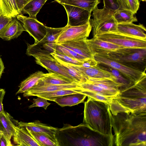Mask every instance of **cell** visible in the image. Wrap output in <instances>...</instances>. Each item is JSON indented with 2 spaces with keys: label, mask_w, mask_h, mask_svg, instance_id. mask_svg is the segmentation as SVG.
<instances>
[{
  "label": "cell",
  "mask_w": 146,
  "mask_h": 146,
  "mask_svg": "<svg viewBox=\"0 0 146 146\" xmlns=\"http://www.w3.org/2000/svg\"><path fill=\"white\" fill-rule=\"evenodd\" d=\"M111 114L114 146H146V114Z\"/></svg>",
  "instance_id": "1"
},
{
  "label": "cell",
  "mask_w": 146,
  "mask_h": 146,
  "mask_svg": "<svg viewBox=\"0 0 146 146\" xmlns=\"http://www.w3.org/2000/svg\"><path fill=\"white\" fill-rule=\"evenodd\" d=\"M109 105L111 114L119 112L146 114V75L137 82L119 89Z\"/></svg>",
  "instance_id": "2"
},
{
  "label": "cell",
  "mask_w": 146,
  "mask_h": 146,
  "mask_svg": "<svg viewBox=\"0 0 146 146\" xmlns=\"http://www.w3.org/2000/svg\"><path fill=\"white\" fill-rule=\"evenodd\" d=\"M84 105L83 123L92 129L114 138L109 104L88 97Z\"/></svg>",
  "instance_id": "3"
},
{
  "label": "cell",
  "mask_w": 146,
  "mask_h": 146,
  "mask_svg": "<svg viewBox=\"0 0 146 146\" xmlns=\"http://www.w3.org/2000/svg\"><path fill=\"white\" fill-rule=\"evenodd\" d=\"M104 55L127 67L145 72L146 47L121 48Z\"/></svg>",
  "instance_id": "4"
},
{
  "label": "cell",
  "mask_w": 146,
  "mask_h": 146,
  "mask_svg": "<svg viewBox=\"0 0 146 146\" xmlns=\"http://www.w3.org/2000/svg\"><path fill=\"white\" fill-rule=\"evenodd\" d=\"M92 12L93 18L90 21L93 37L107 33H117L114 12L104 8L99 9L97 6Z\"/></svg>",
  "instance_id": "5"
},
{
  "label": "cell",
  "mask_w": 146,
  "mask_h": 146,
  "mask_svg": "<svg viewBox=\"0 0 146 146\" xmlns=\"http://www.w3.org/2000/svg\"><path fill=\"white\" fill-rule=\"evenodd\" d=\"M94 57L98 63L105 64L117 70L132 82H137L146 75L145 72L125 66L110 58L106 55L95 54Z\"/></svg>",
  "instance_id": "6"
},
{
  "label": "cell",
  "mask_w": 146,
  "mask_h": 146,
  "mask_svg": "<svg viewBox=\"0 0 146 146\" xmlns=\"http://www.w3.org/2000/svg\"><path fill=\"white\" fill-rule=\"evenodd\" d=\"M94 37L111 42L122 48L146 47V40L118 33H107Z\"/></svg>",
  "instance_id": "7"
},
{
  "label": "cell",
  "mask_w": 146,
  "mask_h": 146,
  "mask_svg": "<svg viewBox=\"0 0 146 146\" xmlns=\"http://www.w3.org/2000/svg\"><path fill=\"white\" fill-rule=\"evenodd\" d=\"M92 29L90 21L78 26L66 25L55 42L57 44L69 41L85 40L89 36Z\"/></svg>",
  "instance_id": "8"
},
{
  "label": "cell",
  "mask_w": 146,
  "mask_h": 146,
  "mask_svg": "<svg viewBox=\"0 0 146 146\" xmlns=\"http://www.w3.org/2000/svg\"><path fill=\"white\" fill-rule=\"evenodd\" d=\"M16 17L21 23L25 31L34 38L35 43L40 42L46 35V26L36 18L25 16L21 14Z\"/></svg>",
  "instance_id": "9"
},
{
  "label": "cell",
  "mask_w": 146,
  "mask_h": 146,
  "mask_svg": "<svg viewBox=\"0 0 146 146\" xmlns=\"http://www.w3.org/2000/svg\"><path fill=\"white\" fill-rule=\"evenodd\" d=\"M67 13L68 21L67 25L75 26L84 25L90 21L91 13L79 7L62 4Z\"/></svg>",
  "instance_id": "10"
},
{
  "label": "cell",
  "mask_w": 146,
  "mask_h": 146,
  "mask_svg": "<svg viewBox=\"0 0 146 146\" xmlns=\"http://www.w3.org/2000/svg\"><path fill=\"white\" fill-rule=\"evenodd\" d=\"M33 57L36 59V63L45 68L48 73H54L61 74L76 82L50 54H40L35 55Z\"/></svg>",
  "instance_id": "11"
},
{
  "label": "cell",
  "mask_w": 146,
  "mask_h": 146,
  "mask_svg": "<svg viewBox=\"0 0 146 146\" xmlns=\"http://www.w3.org/2000/svg\"><path fill=\"white\" fill-rule=\"evenodd\" d=\"M85 41L93 55L95 54L106 55L111 52L122 48L117 45L95 37L91 39L87 38Z\"/></svg>",
  "instance_id": "12"
},
{
  "label": "cell",
  "mask_w": 146,
  "mask_h": 146,
  "mask_svg": "<svg viewBox=\"0 0 146 146\" xmlns=\"http://www.w3.org/2000/svg\"><path fill=\"white\" fill-rule=\"evenodd\" d=\"M117 33L142 39L146 40V30L142 24L133 23L117 24Z\"/></svg>",
  "instance_id": "13"
},
{
  "label": "cell",
  "mask_w": 146,
  "mask_h": 146,
  "mask_svg": "<svg viewBox=\"0 0 146 146\" xmlns=\"http://www.w3.org/2000/svg\"><path fill=\"white\" fill-rule=\"evenodd\" d=\"M80 88L78 84L76 83L62 85H36L28 91L23 93V95L24 97H26L35 96L36 95L40 94L52 92L60 90Z\"/></svg>",
  "instance_id": "14"
},
{
  "label": "cell",
  "mask_w": 146,
  "mask_h": 146,
  "mask_svg": "<svg viewBox=\"0 0 146 146\" xmlns=\"http://www.w3.org/2000/svg\"><path fill=\"white\" fill-rule=\"evenodd\" d=\"M18 126L26 128L31 131L45 134L56 139V133L58 128L41 123L39 120L30 122L21 121L18 122Z\"/></svg>",
  "instance_id": "15"
},
{
  "label": "cell",
  "mask_w": 146,
  "mask_h": 146,
  "mask_svg": "<svg viewBox=\"0 0 146 146\" xmlns=\"http://www.w3.org/2000/svg\"><path fill=\"white\" fill-rule=\"evenodd\" d=\"M25 31L21 23L16 17L14 18L0 31V38L9 40L17 38Z\"/></svg>",
  "instance_id": "16"
},
{
  "label": "cell",
  "mask_w": 146,
  "mask_h": 146,
  "mask_svg": "<svg viewBox=\"0 0 146 146\" xmlns=\"http://www.w3.org/2000/svg\"><path fill=\"white\" fill-rule=\"evenodd\" d=\"M15 132L13 140L16 145L21 146H40L26 128L16 125L14 126Z\"/></svg>",
  "instance_id": "17"
},
{
  "label": "cell",
  "mask_w": 146,
  "mask_h": 146,
  "mask_svg": "<svg viewBox=\"0 0 146 146\" xmlns=\"http://www.w3.org/2000/svg\"><path fill=\"white\" fill-rule=\"evenodd\" d=\"M57 44L86 58H94V55L90 51L85 40L69 41Z\"/></svg>",
  "instance_id": "18"
},
{
  "label": "cell",
  "mask_w": 146,
  "mask_h": 146,
  "mask_svg": "<svg viewBox=\"0 0 146 146\" xmlns=\"http://www.w3.org/2000/svg\"><path fill=\"white\" fill-rule=\"evenodd\" d=\"M68 64L81 73L87 80L89 78H111L113 79V76L110 73L102 69L98 65L94 67L86 68L80 65Z\"/></svg>",
  "instance_id": "19"
},
{
  "label": "cell",
  "mask_w": 146,
  "mask_h": 146,
  "mask_svg": "<svg viewBox=\"0 0 146 146\" xmlns=\"http://www.w3.org/2000/svg\"><path fill=\"white\" fill-rule=\"evenodd\" d=\"M87 81L101 87L115 97L119 94V88L122 87L121 84L111 78H89Z\"/></svg>",
  "instance_id": "20"
},
{
  "label": "cell",
  "mask_w": 146,
  "mask_h": 146,
  "mask_svg": "<svg viewBox=\"0 0 146 146\" xmlns=\"http://www.w3.org/2000/svg\"><path fill=\"white\" fill-rule=\"evenodd\" d=\"M56 43L39 42L33 44H27V54L34 56L40 54H50L56 51Z\"/></svg>",
  "instance_id": "21"
},
{
  "label": "cell",
  "mask_w": 146,
  "mask_h": 146,
  "mask_svg": "<svg viewBox=\"0 0 146 146\" xmlns=\"http://www.w3.org/2000/svg\"><path fill=\"white\" fill-rule=\"evenodd\" d=\"M75 83L61 74L54 73H48L44 74V77L39 81L36 85H62Z\"/></svg>",
  "instance_id": "22"
},
{
  "label": "cell",
  "mask_w": 146,
  "mask_h": 146,
  "mask_svg": "<svg viewBox=\"0 0 146 146\" xmlns=\"http://www.w3.org/2000/svg\"><path fill=\"white\" fill-rule=\"evenodd\" d=\"M86 97L85 94L78 92L58 97L53 101L62 107L71 106L84 102Z\"/></svg>",
  "instance_id": "23"
},
{
  "label": "cell",
  "mask_w": 146,
  "mask_h": 146,
  "mask_svg": "<svg viewBox=\"0 0 146 146\" xmlns=\"http://www.w3.org/2000/svg\"><path fill=\"white\" fill-rule=\"evenodd\" d=\"M9 113L4 111L0 113V128L8 139L11 140L15 132V125Z\"/></svg>",
  "instance_id": "24"
},
{
  "label": "cell",
  "mask_w": 146,
  "mask_h": 146,
  "mask_svg": "<svg viewBox=\"0 0 146 146\" xmlns=\"http://www.w3.org/2000/svg\"><path fill=\"white\" fill-rule=\"evenodd\" d=\"M1 15L14 18L20 14L16 0H0Z\"/></svg>",
  "instance_id": "25"
},
{
  "label": "cell",
  "mask_w": 146,
  "mask_h": 146,
  "mask_svg": "<svg viewBox=\"0 0 146 146\" xmlns=\"http://www.w3.org/2000/svg\"><path fill=\"white\" fill-rule=\"evenodd\" d=\"M44 73L38 71L30 75L20 84L16 95L23 93L36 85L39 81L44 77Z\"/></svg>",
  "instance_id": "26"
},
{
  "label": "cell",
  "mask_w": 146,
  "mask_h": 146,
  "mask_svg": "<svg viewBox=\"0 0 146 146\" xmlns=\"http://www.w3.org/2000/svg\"><path fill=\"white\" fill-rule=\"evenodd\" d=\"M58 3L66 4L82 8L91 13L100 3V0H60Z\"/></svg>",
  "instance_id": "27"
},
{
  "label": "cell",
  "mask_w": 146,
  "mask_h": 146,
  "mask_svg": "<svg viewBox=\"0 0 146 146\" xmlns=\"http://www.w3.org/2000/svg\"><path fill=\"white\" fill-rule=\"evenodd\" d=\"M47 0H32L23 7L20 11V14L26 13L29 17L36 18L37 14Z\"/></svg>",
  "instance_id": "28"
},
{
  "label": "cell",
  "mask_w": 146,
  "mask_h": 146,
  "mask_svg": "<svg viewBox=\"0 0 146 146\" xmlns=\"http://www.w3.org/2000/svg\"><path fill=\"white\" fill-rule=\"evenodd\" d=\"M134 15L130 10L120 9L114 12L113 17L117 24L131 23L137 21Z\"/></svg>",
  "instance_id": "29"
},
{
  "label": "cell",
  "mask_w": 146,
  "mask_h": 146,
  "mask_svg": "<svg viewBox=\"0 0 146 146\" xmlns=\"http://www.w3.org/2000/svg\"><path fill=\"white\" fill-rule=\"evenodd\" d=\"M97 65L102 69L110 73L113 76V79L121 85L122 87L120 88L125 87L133 83L127 79L121 73L116 69L103 64L98 63Z\"/></svg>",
  "instance_id": "30"
},
{
  "label": "cell",
  "mask_w": 146,
  "mask_h": 146,
  "mask_svg": "<svg viewBox=\"0 0 146 146\" xmlns=\"http://www.w3.org/2000/svg\"><path fill=\"white\" fill-rule=\"evenodd\" d=\"M81 89H68L60 90L56 91L40 94L35 96L45 98L47 100L53 101L56 98L64 95L80 92Z\"/></svg>",
  "instance_id": "31"
},
{
  "label": "cell",
  "mask_w": 146,
  "mask_h": 146,
  "mask_svg": "<svg viewBox=\"0 0 146 146\" xmlns=\"http://www.w3.org/2000/svg\"><path fill=\"white\" fill-rule=\"evenodd\" d=\"M28 130L40 146H59L56 139L44 133L34 132Z\"/></svg>",
  "instance_id": "32"
},
{
  "label": "cell",
  "mask_w": 146,
  "mask_h": 146,
  "mask_svg": "<svg viewBox=\"0 0 146 146\" xmlns=\"http://www.w3.org/2000/svg\"><path fill=\"white\" fill-rule=\"evenodd\" d=\"M56 60L76 83L79 84L87 82V79L80 72L71 66L66 62L59 60Z\"/></svg>",
  "instance_id": "33"
},
{
  "label": "cell",
  "mask_w": 146,
  "mask_h": 146,
  "mask_svg": "<svg viewBox=\"0 0 146 146\" xmlns=\"http://www.w3.org/2000/svg\"><path fill=\"white\" fill-rule=\"evenodd\" d=\"M46 35L39 42L56 43L55 41L64 29V27L54 28L46 26Z\"/></svg>",
  "instance_id": "34"
},
{
  "label": "cell",
  "mask_w": 146,
  "mask_h": 146,
  "mask_svg": "<svg viewBox=\"0 0 146 146\" xmlns=\"http://www.w3.org/2000/svg\"><path fill=\"white\" fill-rule=\"evenodd\" d=\"M120 5L119 9H126L136 14L139 7V0H119Z\"/></svg>",
  "instance_id": "35"
},
{
  "label": "cell",
  "mask_w": 146,
  "mask_h": 146,
  "mask_svg": "<svg viewBox=\"0 0 146 146\" xmlns=\"http://www.w3.org/2000/svg\"><path fill=\"white\" fill-rule=\"evenodd\" d=\"M50 54L55 59L59 60L68 63L81 65L83 62L56 51L51 53Z\"/></svg>",
  "instance_id": "36"
},
{
  "label": "cell",
  "mask_w": 146,
  "mask_h": 146,
  "mask_svg": "<svg viewBox=\"0 0 146 146\" xmlns=\"http://www.w3.org/2000/svg\"><path fill=\"white\" fill-rule=\"evenodd\" d=\"M56 51L62 54L83 62L86 59L79 55L72 50L56 44Z\"/></svg>",
  "instance_id": "37"
},
{
  "label": "cell",
  "mask_w": 146,
  "mask_h": 146,
  "mask_svg": "<svg viewBox=\"0 0 146 146\" xmlns=\"http://www.w3.org/2000/svg\"><path fill=\"white\" fill-rule=\"evenodd\" d=\"M33 104L29 107V109L38 107H42L46 110L48 106L51 104L48 102L47 99L38 96H37L36 99H33Z\"/></svg>",
  "instance_id": "38"
},
{
  "label": "cell",
  "mask_w": 146,
  "mask_h": 146,
  "mask_svg": "<svg viewBox=\"0 0 146 146\" xmlns=\"http://www.w3.org/2000/svg\"><path fill=\"white\" fill-rule=\"evenodd\" d=\"M104 8L115 12L119 9V0H103Z\"/></svg>",
  "instance_id": "39"
},
{
  "label": "cell",
  "mask_w": 146,
  "mask_h": 146,
  "mask_svg": "<svg viewBox=\"0 0 146 146\" xmlns=\"http://www.w3.org/2000/svg\"><path fill=\"white\" fill-rule=\"evenodd\" d=\"M98 64L97 62L94 58H88L82 62L81 66L86 68H89L96 66Z\"/></svg>",
  "instance_id": "40"
},
{
  "label": "cell",
  "mask_w": 146,
  "mask_h": 146,
  "mask_svg": "<svg viewBox=\"0 0 146 146\" xmlns=\"http://www.w3.org/2000/svg\"><path fill=\"white\" fill-rule=\"evenodd\" d=\"M13 18H11L0 15V31L12 20Z\"/></svg>",
  "instance_id": "41"
},
{
  "label": "cell",
  "mask_w": 146,
  "mask_h": 146,
  "mask_svg": "<svg viewBox=\"0 0 146 146\" xmlns=\"http://www.w3.org/2000/svg\"><path fill=\"white\" fill-rule=\"evenodd\" d=\"M12 145L11 140H9L3 134H0V146Z\"/></svg>",
  "instance_id": "42"
},
{
  "label": "cell",
  "mask_w": 146,
  "mask_h": 146,
  "mask_svg": "<svg viewBox=\"0 0 146 146\" xmlns=\"http://www.w3.org/2000/svg\"><path fill=\"white\" fill-rule=\"evenodd\" d=\"M32 0H16L17 6L20 12L23 7Z\"/></svg>",
  "instance_id": "43"
},
{
  "label": "cell",
  "mask_w": 146,
  "mask_h": 146,
  "mask_svg": "<svg viewBox=\"0 0 146 146\" xmlns=\"http://www.w3.org/2000/svg\"><path fill=\"white\" fill-rule=\"evenodd\" d=\"M4 68L5 67L3 62L0 56V79L3 72Z\"/></svg>",
  "instance_id": "44"
},
{
  "label": "cell",
  "mask_w": 146,
  "mask_h": 146,
  "mask_svg": "<svg viewBox=\"0 0 146 146\" xmlns=\"http://www.w3.org/2000/svg\"><path fill=\"white\" fill-rule=\"evenodd\" d=\"M3 98L4 97H3L0 99V113L4 111L3 104Z\"/></svg>",
  "instance_id": "45"
},
{
  "label": "cell",
  "mask_w": 146,
  "mask_h": 146,
  "mask_svg": "<svg viewBox=\"0 0 146 146\" xmlns=\"http://www.w3.org/2000/svg\"><path fill=\"white\" fill-rule=\"evenodd\" d=\"M5 93V92L4 89L0 88V99L4 97Z\"/></svg>",
  "instance_id": "46"
},
{
  "label": "cell",
  "mask_w": 146,
  "mask_h": 146,
  "mask_svg": "<svg viewBox=\"0 0 146 146\" xmlns=\"http://www.w3.org/2000/svg\"><path fill=\"white\" fill-rule=\"evenodd\" d=\"M3 134V132L1 130V129L0 128V134Z\"/></svg>",
  "instance_id": "47"
},
{
  "label": "cell",
  "mask_w": 146,
  "mask_h": 146,
  "mask_svg": "<svg viewBox=\"0 0 146 146\" xmlns=\"http://www.w3.org/2000/svg\"><path fill=\"white\" fill-rule=\"evenodd\" d=\"M60 0H55V1H56V2H58V1H60Z\"/></svg>",
  "instance_id": "48"
},
{
  "label": "cell",
  "mask_w": 146,
  "mask_h": 146,
  "mask_svg": "<svg viewBox=\"0 0 146 146\" xmlns=\"http://www.w3.org/2000/svg\"><path fill=\"white\" fill-rule=\"evenodd\" d=\"M141 0L142 1H146V0Z\"/></svg>",
  "instance_id": "49"
},
{
  "label": "cell",
  "mask_w": 146,
  "mask_h": 146,
  "mask_svg": "<svg viewBox=\"0 0 146 146\" xmlns=\"http://www.w3.org/2000/svg\"><path fill=\"white\" fill-rule=\"evenodd\" d=\"M0 15H1V14H0Z\"/></svg>",
  "instance_id": "50"
},
{
  "label": "cell",
  "mask_w": 146,
  "mask_h": 146,
  "mask_svg": "<svg viewBox=\"0 0 146 146\" xmlns=\"http://www.w3.org/2000/svg\"></svg>",
  "instance_id": "51"
}]
</instances>
